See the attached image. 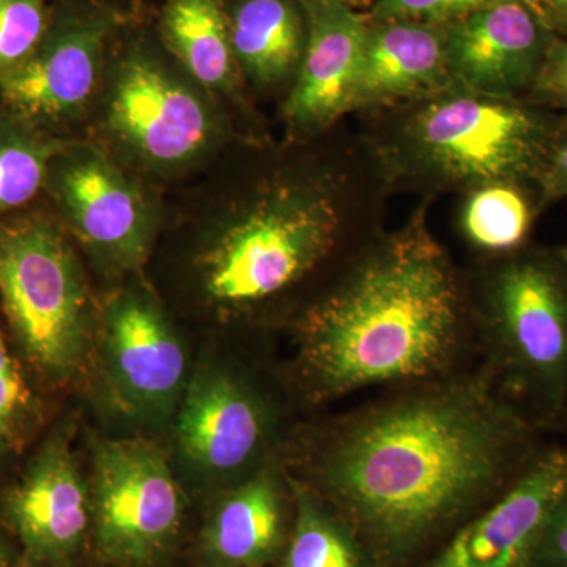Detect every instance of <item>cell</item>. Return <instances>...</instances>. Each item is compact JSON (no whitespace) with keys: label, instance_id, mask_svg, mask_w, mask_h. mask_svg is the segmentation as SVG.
I'll use <instances>...</instances> for the list:
<instances>
[{"label":"cell","instance_id":"obj_1","mask_svg":"<svg viewBox=\"0 0 567 567\" xmlns=\"http://www.w3.org/2000/svg\"><path fill=\"white\" fill-rule=\"evenodd\" d=\"M309 425L281 462L382 567H416L505 492L544 429L480 364Z\"/></svg>","mask_w":567,"mask_h":567},{"label":"cell","instance_id":"obj_2","mask_svg":"<svg viewBox=\"0 0 567 567\" xmlns=\"http://www.w3.org/2000/svg\"><path fill=\"white\" fill-rule=\"evenodd\" d=\"M431 203L421 199L404 223L353 249L290 317L287 380L303 404L472 368L477 344L466 271L431 229Z\"/></svg>","mask_w":567,"mask_h":567},{"label":"cell","instance_id":"obj_3","mask_svg":"<svg viewBox=\"0 0 567 567\" xmlns=\"http://www.w3.org/2000/svg\"><path fill=\"white\" fill-rule=\"evenodd\" d=\"M388 193L360 134L287 141L219 208L197 246L200 300L223 319L292 317L382 229Z\"/></svg>","mask_w":567,"mask_h":567},{"label":"cell","instance_id":"obj_4","mask_svg":"<svg viewBox=\"0 0 567 567\" xmlns=\"http://www.w3.org/2000/svg\"><path fill=\"white\" fill-rule=\"evenodd\" d=\"M360 134L388 193L434 200L502 181L536 182L565 114L527 99L443 91L365 112Z\"/></svg>","mask_w":567,"mask_h":567},{"label":"cell","instance_id":"obj_5","mask_svg":"<svg viewBox=\"0 0 567 567\" xmlns=\"http://www.w3.org/2000/svg\"><path fill=\"white\" fill-rule=\"evenodd\" d=\"M466 271L480 365L544 431L567 415V264L528 244Z\"/></svg>","mask_w":567,"mask_h":567},{"label":"cell","instance_id":"obj_6","mask_svg":"<svg viewBox=\"0 0 567 567\" xmlns=\"http://www.w3.org/2000/svg\"><path fill=\"white\" fill-rule=\"evenodd\" d=\"M0 303L25 363L52 386L87 365L99 311L61 223L43 213L0 218Z\"/></svg>","mask_w":567,"mask_h":567},{"label":"cell","instance_id":"obj_7","mask_svg":"<svg viewBox=\"0 0 567 567\" xmlns=\"http://www.w3.org/2000/svg\"><path fill=\"white\" fill-rule=\"evenodd\" d=\"M91 543L114 567H153L174 546L185 496L162 447L99 440L92 451Z\"/></svg>","mask_w":567,"mask_h":567},{"label":"cell","instance_id":"obj_8","mask_svg":"<svg viewBox=\"0 0 567 567\" xmlns=\"http://www.w3.org/2000/svg\"><path fill=\"white\" fill-rule=\"evenodd\" d=\"M92 354L104 395L128 420L158 421L181 404L189 382L188 352L145 284L132 281L106 298Z\"/></svg>","mask_w":567,"mask_h":567},{"label":"cell","instance_id":"obj_9","mask_svg":"<svg viewBox=\"0 0 567 567\" xmlns=\"http://www.w3.org/2000/svg\"><path fill=\"white\" fill-rule=\"evenodd\" d=\"M44 188L66 233L103 274L136 276L151 252L156 213L133 174L99 145L69 144L52 162Z\"/></svg>","mask_w":567,"mask_h":567},{"label":"cell","instance_id":"obj_10","mask_svg":"<svg viewBox=\"0 0 567 567\" xmlns=\"http://www.w3.org/2000/svg\"><path fill=\"white\" fill-rule=\"evenodd\" d=\"M104 122L115 144L151 171H175L196 162L219 133L210 104L196 82L142 48L115 63Z\"/></svg>","mask_w":567,"mask_h":567},{"label":"cell","instance_id":"obj_11","mask_svg":"<svg viewBox=\"0 0 567 567\" xmlns=\"http://www.w3.org/2000/svg\"><path fill=\"white\" fill-rule=\"evenodd\" d=\"M279 406L252 375L208 365L189 377L177 406L178 453L199 475L244 480L281 457Z\"/></svg>","mask_w":567,"mask_h":567},{"label":"cell","instance_id":"obj_12","mask_svg":"<svg viewBox=\"0 0 567 567\" xmlns=\"http://www.w3.org/2000/svg\"><path fill=\"white\" fill-rule=\"evenodd\" d=\"M70 432L54 429L0 499L3 522L33 566L74 567L91 540V481L82 475Z\"/></svg>","mask_w":567,"mask_h":567},{"label":"cell","instance_id":"obj_13","mask_svg":"<svg viewBox=\"0 0 567 567\" xmlns=\"http://www.w3.org/2000/svg\"><path fill=\"white\" fill-rule=\"evenodd\" d=\"M118 18L103 7L52 13L28 61L0 80L7 110L44 126L84 110L102 78Z\"/></svg>","mask_w":567,"mask_h":567},{"label":"cell","instance_id":"obj_14","mask_svg":"<svg viewBox=\"0 0 567 567\" xmlns=\"http://www.w3.org/2000/svg\"><path fill=\"white\" fill-rule=\"evenodd\" d=\"M567 488V445H544L494 502L416 567H529Z\"/></svg>","mask_w":567,"mask_h":567},{"label":"cell","instance_id":"obj_15","mask_svg":"<svg viewBox=\"0 0 567 567\" xmlns=\"http://www.w3.org/2000/svg\"><path fill=\"white\" fill-rule=\"evenodd\" d=\"M306 20L300 69L282 103L287 141H308L350 115L368 13L346 0H298Z\"/></svg>","mask_w":567,"mask_h":567},{"label":"cell","instance_id":"obj_16","mask_svg":"<svg viewBox=\"0 0 567 567\" xmlns=\"http://www.w3.org/2000/svg\"><path fill=\"white\" fill-rule=\"evenodd\" d=\"M447 69L472 91L527 99L557 33L518 0H494L443 25Z\"/></svg>","mask_w":567,"mask_h":567},{"label":"cell","instance_id":"obj_17","mask_svg":"<svg viewBox=\"0 0 567 567\" xmlns=\"http://www.w3.org/2000/svg\"><path fill=\"white\" fill-rule=\"evenodd\" d=\"M293 502L281 457L227 486L200 537L208 567H267L278 563Z\"/></svg>","mask_w":567,"mask_h":567},{"label":"cell","instance_id":"obj_18","mask_svg":"<svg viewBox=\"0 0 567 567\" xmlns=\"http://www.w3.org/2000/svg\"><path fill=\"white\" fill-rule=\"evenodd\" d=\"M453 82L443 25L369 21L350 114L410 103Z\"/></svg>","mask_w":567,"mask_h":567},{"label":"cell","instance_id":"obj_19","mask_svg":"<svg viewBox=\"0 0 567 567\" xmlns=\"http://www.w3.org/2000/svg\"><path fill=\"white\" fill-rule=\"evenodd\" d=\"M238 70L260 91L292 87L306 44L298 0H240L229 14Z\"/></svg>","mask_w":567,"mask_h":567},{"label":"cell","instance_id":"obj_20","mask_svg":"<svg viewBox=\"0 0 567 567\" xmlns=\"http://www.w3.org/2000/svg\"><path fill=\"white\" fill-rule=\"evenodd\" d=\"M458 197L457 233L475 259L503 256L532 244L537 218L547 210L536 182H492Z\"/></svg>","mask_w":567,"mask_h":567},{"label":"cell","instance_id":"obj_21","mask_svg":"<svg viewBox=\"0 0 567 567\" xmlns=\"http://www.w3.org/2000/svg\"><path fill=\"white\" fill-rule=\"evenodd\" d=\"M162 37L189 80L215 93L237 85L238 65L230 41L229 17L216 0H166Z\"/></svg>","mask_w":567,"mask_h":567},{"label":"cell","instance_id":"obj_22","mask_svg":"<svg viewBox=\"0 0 567 567\" xmlns=\"http://www.w3.org/2000/svg\"><path fill=\"white\" fill-rule=\"evenodd\" d=\"M286 475L293 516L278 567H382L344 518L300 480Z\"/></svg>","mask_w":567,"mask_h":567},{"label":"cell","instance_id":"obj_23","mask_svg":"<svg viewBox=\"0 0 567 567\" xmlns=\"http://www.w3.org/2000/svg\"><path fill=\"white\" fill-rule=\"evenodd\" d=\"M66 145L24 115L7 107L0 112V218L44 188L52 162Z\"/></svg>","mask_w":567,"mask_h":567},{"label":"cell","instance_id":"obj_24","mask_svg":"<svg viewBox=\"0 0 567 567\" xmlns=\"http://www.w3.org/2000/svg\"><path fill=\"white\" fill-rule=\"evenodd\" d=\"M39 402L0 328V464L17 456L39 424Z\"/></svg>","mask_w":567,"mask_h":567},{"label":"cell","instance_id":"obj_25","mask_svg":"<svg viewBox=\"0 0 567 567\" xmlns=\"http://www.w3.org/2000/svg\"><path fill=\"white\" fill-rule=\"evenodd\" d=\"M50 20L48 0H0V80L28 61Z\"/></svg>","mask_w":567,"mask_h":567},{"label":"cell","instance_id":"obj_26","mask_svg":"<svg viewBox=\"0 0 567 567\" xmlns=\"http://www.w3.org/2000/svg\"><path fill=\"white\" fill-rule=\"evenodd\" d=\"M494 0H374L368 18L372 22L410 21L446 25Z\"/></svg>","mask_w":567,"mask_h":567},{"label":"cell","instance_id":"obj_27","mask_svg":"<svg viewBox=\"0 0 567 567\" xmlns=\"http://www.w3.org/2000/svg\"><path fill=\"white\" fill-rule=\"evenodd\" d=\"M527 100L567 115V35H555L548 44Z\"/></svg>","mask_w":567,"mask_h":567},{"label":"cell","instance_id":"obj_28","mask_svg":"<svg viewBox=\"0 0 567 567\" xmlns=\"http://www.w3.org/2000/svg\"><path fill=\"white\" fill-rule=\"evenodd\" d=\"M537 185L547 208L567 197V115L551 141Z\"/></svg>","mask_w":567,"mask_h":567},{"label":"cell","instance_id":"obj_29","mask_svg":"<svg viewBox=\"0 0 567 567\" xmlns=\"http://www.w3.org/2000/svg\"><path fill=\"white\" fill-rule=\"evenodd\" d=\"M529 567H567V488L548 517Z\"/></svg>","mask_w":567,"mask_h":567},{"label":"cell","instance_id":"obj_30","mask_svg":"<svg viewBox=\"0 0 567 567\" xmlns=\"http://www.w3.org/2000/svg\"><path fill=\"white\" fill-rule=\"evenodd\" d=\"M547 28L557 35H567V0H537Z\"/></svg>","mask_w":567,"mask_h":567},{"label":"cell","instance_id":"obj_31","mask_svg":"<svg viewBox=\"0 0 567 567\" xmlns=\"http://www.w3.org/2000/svg\"><path fill=\"white\" fill-rule=\"evenodd\" d=\"M14 551L7 539L6 533L0 528V567H13Z\"/></svg>","mask_w":567,"mask_h":567},{"label":"cell","instance_id":"obj_32","mask_svg":"<svg viewBox=\"0 0 567 567\" xmlns=\"http://www.w3.org/2000/svg\"><path fill=\"white\" fill-rule=\"evenodd\" d=\"M518 2H522V3H525V6L529 7V9H532L533 11H535V13L537 14V17L540 18V13H539V2H537V0H518ZM540 20H543V18H540ZM547 25V24H546Z\"/></svg>","mask_w":567,"mask_h":567},{"label":"cell","instance_id":"obj_33","mask_svg":"<svg viewBox=\"0 0 567 567\" xmlns=\"http://www.w3.org/2000/svg\"><path fill=\"white\" fill-rule=\"evenodd\" d=\"M346 2H349L350 6L354 7V9H358V7H371L372 3H374V0H346Z\"/></svg>","mask_w":567,"mask_h":567},{"label":"cell","instance_id":"obj_34","mask_svg":"<svg viewBox=\"0 0 567 567\" xmlns=\"http://www.w3.org/2000/svg\"><path fill=\"white\" fill-rule=\"evenodd\" d=\"M559 249H561L563 257H565L566 264H567V244L559 246Z\"/></svg>","mask_w":567,"mask_h":567}]
</instances>
